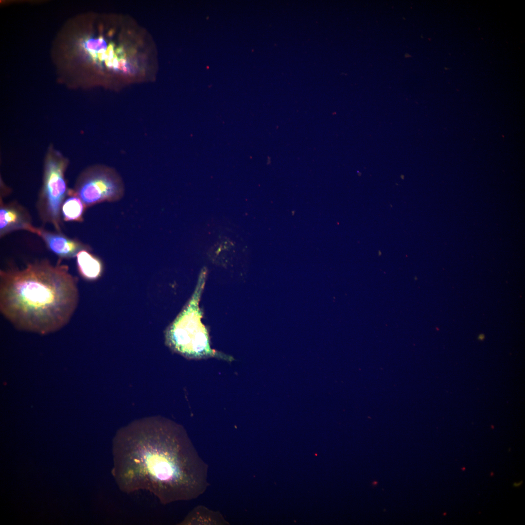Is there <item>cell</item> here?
<instances>
[{
    "mask_svg": "<svg viewBox=\"0 0 525 525\" xmlns=\"http://www.w3.org/2000/svg\"><path fill=\"white\" fill-rule=\"evenodd\" d=\"M79 300L77 279L60 259L0 271V311L18 329L46 333L69 322Z\"/></svg>",
    "mask_w": 525,
    "mask_h": 525,
    "instance_id": "7a4b0ae2",
    "label": "cell"
},
{
    "mask_svg": "<svg viewBox=\"0 0 525 525\" xmlns=\"http://www.w3.org/2000/svg\"><path fill=\"white\" fill-rule=\"evenodd\" d=\"M90 250L83 249L76 255V265L79 274L84 279L93 281L98 279L104 271L102 260L93 255Z\"/></svg>",
    "mask_w": 525,
    "mask_h": 525,
    "instance_id": "ba28073f",
    "label": "cell"
},
{
    "mask_svg": "<svg viewBox=\"0 0 525 525\" xmlns=\"http://www.w3.org/2000/svg\"><path fill=\"white\" fill-rule=\"evenodd\" d=\"M112 68H113L115 70H116V69H118L119 59L118 58V56L116 55V54L115 53L114 57H113V59L112 60Z\"/></svg>",
    "mask_w": 525,
    "mask_h": 525,
    "instance_id": "7c38bea8",
    "label": "cell"
},
{
    "mask_svg": "<svg viewBox=\"0 0 525 525\" xmlns=\"http://www.w3.org/2000/svg\"><path fill=\"white\" fill-rule=\"evenodd\" d=\"M484 338V336L483 334H480L478 337V339L479 340H483Z\"/></svg>",
    "mask_w": 525,
    "mask_h": 525,
    "instance_id": "5bb4252c",
    "label": "cell"
},
{
    "mask_svg": "<svg viewBox=\"0 0 525 525\" xmlns=\"http://www.w3.org/2000/svg\"><path fill=\"white\" fill-rule=\"evenodd\" d=\"M34 234L38 235L48 249L61 260L76 257L77 253L83 249L91 250L88 245L76 239L69 238L61 232H53L37 227Z\"/></svg>",
    "mask_w": 525,
    "mask_h": 525,
    "instance_id": "52a82bcc",
    "label": "cell"
},
{
    "mask_svg": "<svg viewBox=\"0 0 525 525\" xmlns=\"http://www.w3.org/2000/svg\"><path fill=\"white\" fill-rule=\"evenodd\" d=\"M105 52H103V53H97L98 58L100 61H103V60H105V59H106V55H105Z\"/></svg>",
    "mask_w": 525,
    "mask_h": 525,
    "instance_id": "4fadbf2b",
    "label": "cell"
},
{
    "mask_svg": "<svg viewBox=\"0 0 525 525\" xmlns=\"http://www.w3.org/2000/svg\"><path fill=\"white\" fill-rule=\"evenodd\" d=\"M67 195L69 197L65 199L61 209L62 219L66 222H83L87 207L82 201L70 190Z\"/></svg>",
    "mask_w": 525,
    "mask_h": 525,
    "instance_id": "9c48e42d",
    "label": "cell"
},
{
    "mask_svg": "<svg viewBox=\"0 0 525 525\" xmlns=\"http://www.w3.org/2000/svg\"><path fill=\"white\" fill-rule=\"evenodd\" d=\"M206 278V271L199 275L190 299L164 333L166 345L173 351L189 359L216 358L231 362L232 357L213 349L209 332L201 321L199 302Z\"/></svg>",
    "mask_w": 525,
    "mask_h": 525,
    "instance_id": "3957f363",
    "label": "cell"
},
{
    "mask_svg": "<svg viewBox=\"0 0 525 525\" xmlns=\"http://www.w3.org/2000/svg\"><path fill=\"white\" fill-rule=\"evenodd\" d=\"M87 208L103 202L120 200L124 194L121 177L112 169L94 167L84 172L78 178L74 189L70 190Z\"/></svg>",
    "mask_w": 525,
    "mask_h": 525,
    "instance_id": "5b68a950",
    "label": "cell"
},
{
    "mask_svg": "<svg viewBox=\"0 0 525 525\" xmlns=\"http://www.w3.org/2000/svg\"><path fill=\"white\" fill-rule=\"evenodd\" d=\"M66 164L64 160L53 157L45 163L42 187L36 202V209L41 221L52 225L61 232V209L68 191L65 178Z\"/></svg>",
    "mask_w": 525,
    "mask_h": 525,
    "instance_id": "277c9868",
    "label": "cell"
},
{
    "mask_svg": "<svg viewBox=\"0 0 525 525\" xmlns=\"http://www.w3.org/2000/svg\"><path fill=\"white\" fill-rule=\"evenodd\" d=\"M84 48L87 51L93 61H96L98 52L101 50H106V45L103 36L97 39H86L83 43Z\"/></svg>",
    "mask_w": 525,
    "mask_h": 525,
    "instance_id": "30bf717a",
    "label": "cell"
},
{
    "mask_svg": "<svg viewBox=\"0 0 525 525\" xmlns=\"http://www.w3.org/2000/svg\"><path fill=\"white\" fill-rule=\"evenodd\" d=\"M31 216L25 207L16 201L0 202V237L15 231L25 230L35 233Z\"/></svg>",
    "mask_w": 525,
    "mask_h": 525,
    "instance_id": "8992f818",
    "label": "cell"
},
{
    "mask_svg": "<svg viewBox=\"0 0 525 525\" xmlns=\"http://www.w3.org/2000/svg\"><path fill=\"white\" fill-rule=\"evenodd\" d=\"M112 474L127 493L147 490L163 504L194 498L206 488L205 465L185 430L160 416L122 427L113 441Z\"/></svg>",
    "mask_w": 525,
    "mask_h": 525,
    "instance_id": "6da1fadb",
    "label": "cell"
},
{
    "mask_svg": "<svg viewBox=\"0 0 525 525\" xmlns=\"http://www.w3.org/2000/svg\"><path fill=\"white\" fill-rule=\"evenodd\" d=\"M114 44L111 42L109 44L105 53L106 55V59L105 60H112L114 55Z\"/></svg>",
    "mask_w": 525,
    "mask_h": 525,
    "instance_id": "8fae6325",
    "label": "cell"
}]
</instances>
